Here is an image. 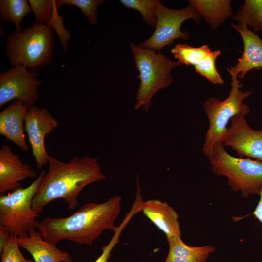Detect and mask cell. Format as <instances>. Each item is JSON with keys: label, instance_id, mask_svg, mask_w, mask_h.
<instances>
[{"label": "cell", "instance_id": "cell-22", "mask_svg": "<svg viewBox=\"0 0 262 262\" xmlns=\"http://www.w3.org/2000/svg\"><path fill=\"white\" fill-rule=\"evenodd\" d=\"M120 2L126 8L139 11L142 19L152 27L156 25L155 10L161 3L159 0H120Z\"/></svg>", "mask_w": 262, "mask_h": 262}, {"label": "cell", "instance_id": "cell-10", "mask_svg": "<svg viewBox=\"0 0 262 262\" xmlns=\"http://www.w3.org/2000/svg\"><path fill=\"white\" fill-rule=\"evenodd\" d=\"M59 121L46 108L35 105L28 108L25 118V131L27 132L32 155L38 169L45 166L49 155L45 145L46 136L58 127Z\"/></svg>", "mask_w": 262, "mask_h": 262}, {"label": "cell", "instance_id": "cell-4", "mask_svg": "<svg viewBox=\"0 0 262 262\" xmlns=\"http://www.w3.org/2000/svg\"><path fill=\"white\" fill-rule=\"evenodd\" d=\"M130 46L140 81L134 108L138 109L142 106L148 112L154 95L173 82L171 71L180 64L161 53L139 48L132 42Z\"/></svg>", "mask_w": 262, "mask_h": 262}, {"label": "cell", "instance_id": "cell-2", "mask_svg": "<svg viewBox=\"0 0 262 262\" xmlns=\"http://www.w3.org/2000/svg\"><path fill=\"white\" fill-rule=\"evenodd\" d=\"M121 200L115 196L101 203H86L69 216L46 217L37 229L44 240L55 245L66 240L91 246L104 231L118 229L115 221L120 213Z\"/></svg>", "mask_w": 262, "mask_h": 262}, {"label": "cell", "instance_id": "cell-3", "mask_svg": "<svg viewBox=\"0 0 262 262\" xmlns=\"http://www.w3.org/2000/svg\"><path fill=\"white\" fill-rule=\"evenodd\" d=\"M54 36L51 28L34 22L7 37L6 56L12 66L36 70L49 64L53 57Z\"/></svg>", "mask_w": 262, "mask_h": 262}, {"label": "cell", "instance_id": "cell-8", "mask_svg": "<svg viewBox=\"0 0 262 262\" xmlns=\"http://www.w3.org/2000/svg\"><path fill=\"white\" fill-rule=\"evenodd\" d=\"M155 16V29L153 34L137 46L158 53L177 39L188 40L189 33L181 30L182 24L188 19H193L198 24L201 17L196 9L190 5L182 9H172L161 2L156 7Z\"/></svg>", "mask_w": 262, "mask_h": 262}, {"label": "cell", "instance_id": "cell-20", "mask_svg": "<svg viewBox=\"0 0 262 262\" xmlns=\"http://www.w3.org/2000/svg\"><path fill=\"white\" fill-rule=\"evenodd\" d=\"M31 10L29 1L27 0H0V20L13 23L17 32L22 30L21 23Z\"/></svg>", "mask_w": 262, "mask_h": 262}, {"label": "cell", "instance_id": "cell-27", "mask_svg": "<svg viewBox=\"0 0 262 262\" xmlns=\"http://www.w3.org/2000/svg\"><path fill=\"white\" fill-rule=\"evenodd\" d=\"M57 9L56 4H55L52 17L47 25L50 26L51 28H52L55 31L64 51L65 53H66L71 36L69 32L64 27L63 16L58 15Z\"/></svg>", "mask_w": 262, "mask_h": 262}, {"label": "cell", "instance_id": "cell-23", "mask_svg": "<svg viewBox=\"0 0 262 262\" xmlns=\"http://www.w3.org/2000/svg\"><path fill=\"white\" fill-rule=\"evenodd\" d=\"M221 54L220 50L212 51L194 66L196 73L206 78L213 84L221 85L224 83L215 66L216 60Z\"/></svg>", "mask_w": 262, "mask_h": 262}, {"label": "cell", "instance_id": "cell-14", "mask_svg": "<svg viewBox=\"0 0 262 262\" xmlns=\"http://www.w3.org/2000/svg\"><path fill=\"white\" fill-rule=\"evenodd\" d=\"M28 108L18 100L13 101L0 113V134L23 151L29 147L24 133L25 118Z\"/></svg>", "mask_w": 262, "mask_h": 262}, {"label": "cell", "instance_id": "cell-25", "mask_svg": "<svg viewBox=\"0 0 262 262\" xmlns=\"http://www.w3.org/2000/svg\"><path fill=\"white\" fill-rule=\"evenodd\" d=\"M32 10L35 15L34 23L48 25L51 20L56 0H29Z\"/></svg>", "mask_w": 262, "mask_h": 262}, {"label": "cell", "instance_id": "cell-5", "mask_svg": "<svg viewBox=\"0 0 262 262\" xmlns=\"http://www.w3.org/2000/svg\"><path fill=\"white\" fill-rule=\"evenodd\" d=\"M232 81L231 89L228 97L220 100L215 97H210L203 103V108L209 121L202 150L208 157L217 143H222L227 132V125L231 119L238 115L246 116L250 112L249 107L244 101L252 93L251 90H243V85L238 76L230 74Z\"/></svg>", "mask_w": 262, "mask_h": 262}, {"label": "cell", "instance_id": "cell-17", "mask_svg": "<svg viewBox=\"0 0 262 262\" xmlns=\"http://www.w3.org/2000/svg\"><path fill=\"white\" fill-rule=\"evenodd\" d=\"M187 1L213 30L229 18L232 17L234 15L231 0H189Z\"/></svg>", "mask_w": 262, "mask_h": 262}, {"label": "cell", "instance_id": "cell-26", "mask_svg": "<svg viewBox=\"0 0 262 262\" xmlns=\"http://www.w3.org/2000/svg\"><path fill=\"white\" fill-rule=\"evenodd\" d=\"M18 242V236L11 234L0 252L1 262H35L34 260L26 259L20 252Z\"/></svg>", "mask_w": 262, "mask_h": 262}, {"label": "cell", "instance_id": "cell-11", "mask_svg": "<svg viewBox=\"0 0 262 262\" xmlns=\"http://www.w3.org/2000/svg\"><path fill=\"white\" fill-rule=\"evenodd\" d=\"M222 142L237 152L239 157L262 162V130L251 128L244 115H238L231 119Z\"/></svg>", "mask_w": 262, "mask_h": 262}, {"label": "cell", "instance_id": "cell-12", "mask_svg": "<svg viewBox=\"0 0 262 262\" xmlns=\"http://www.w3.org/2000/svg\"><path fill=\"white\" fill-rule=\"evenodd\" d=\"M37 173L28 164L23 162L20 156L13 152L11 147L3 144L0 149V193L14 191L22 187L20 182L33 179Z\"/></svg>", "mask_w": 262, "mask_h": 262}, {"label": "cell", "instance_id": "cell-19", "mask_svg": "<svg viewBox=\"0 0 262 262\" xmlns=\"http://www.w3.org/2000/svg\"><path fill=\"white\" fill-rule=\"evenodd\" d=\"M232 19L240 26H248L255 33L262 32V0H246Z\"/></svg>", "mask_w": 262, "mask_h": 262}, {"label": "cell", "instance_id": "cell-7", "mask_svg": "<svg viewBox=\"0 0 262 262\" xmlns=\"http://www.w3.org/2000/svg\"><path fill=\"white\" fill-rule=\"evenodd\" d=\"M46 171H42L27 187H22L0 197V226L10 234L23 238L37 228L39 213L33 209L32 200Z\"/></svg>", "mask_w": 262, "mask_h": 262}, {"label": "cell", "instance_id": "cell-28", "mask_svg": "<svg viewBox=\"0 0 262 262\" xmlns=\"http://www.w3.org/2000/svg\"><path fill=\"white\" fill-rule=\"evenodd\" d=\"M119 229L115 232V235L109 243L101 248V255L94 262H107L111 256V252L115 246L118 243Z\"/></svg>", "mask_w": 262, "mask_h": 262}, {"label": "cell", "instance_id": "cell-16", "mask_svg": "<svg viewBox=\"0 0 262 262\" xmlns=\"http://www.w3.org/2000/svg\"><path fill=\"white\" fill-rule=\"evenodd\" d=\"M18 242L20 246L32 255L35 262H72L69 253L44 240L35 229H31L28 236L18 237Z\"/></svg>", "mask_w": 262, "mask_h": 262}, {"label": "cell", "instance_id": "cell-1", "mask_svg": "<svg viewBox=\"0 0 262 262\" xmlns=\"http://www.w3.org/2000/svg\"><path fill=\"white\" fill-rule=\"evenodd\" d=\"M49 168L32 200L33 209L42 213L51 201L63 199L70 210L78 205V197L87 185L106 180L98 158L86 155L74 157L68 162L53 156L49 158Z\"/></svg>", "mask_w": 262, "mask_h": 262}, {"label": "cell", "instance_id": "cell-24", "mask_svg": "<svg viewBox=\"0 0 262 262\" xmlns=\"http://www.w3.org/2000/svg\"><path fill=\"white\" fill-rule=\"evenodd\" d=\"M103 0H58L56 4L58 8L66 4L77 6L85 16L89 23L93 25L97 22V7L104 2Z\"/></svg>", "mask_w": 262, "mask_h": 262}, {"label": "cell", "instance_id": "cell-9", "mask_svg": "<svg viewBox=\"0 0 262 262\" xmlns=\"http://www.w3.org/2000/svg\"><path fill=\"white\" fill-rule=\"evenodd\" d=\"M43 83L34 72L22 66H12L0 73V108L11 101L18 100L29 108L39 98L38 87Z\"/></svg>", "mask_w": 262, "mask_h": 262}, {"label": "cell", "instance_id": "cell-21", "mask_svg": "<svg viewBox=\"0 0 262 262\" xmlns=\"http://www.w3.org/2000/svg\"><path fill=\"white\" fill-rule=\"evenodd\" d=\"M212 51L207 45L194 47L187 44L179 43L171 49V52L180 64L194 66L199 64Z\"/></svg>", "mask_w": 262, "mask_h": 262}, {"label": "cell", "instance_id": "cell-15", "mask_svg": "<svg viewBox=\"0 0 262 262\" xmlns=\"http://www.w3.org/2000/svg\"><path fill=\"white\" fill-rule=\"evenodd\" d=\"M168 238L181 237L179 214L167 202L159 199H149L142 202L141 210Z\"/></svg>", "mask_w": 262, "mask_h": 262}, {"label": "cell", "instance_id": "cell-13", "mask_svg": "<svg viewBox=\"0 0 262 262\" xmlns=\"http://www.w3.org/2000/svg\"><path fill=\"white\" fill-rule=\"evenodd\" d=\"M230 25L241 35L244 49L236 64L227 70L229 74L236 75L241 80L249 71L262 68V39L247 27L234 23Z\"/></svg>", "mask_w": 262, "mask_h": 262}, {"label": "cell", "instance_id": "cell-29", "mask_svg": "<svg viewBox=\"0 0 262 262\" xmlns=\"http://www.w3.org/2000/svg\"><path fill=\"white\" fill-rule=\"evenodd\" d=\"M260 199L252 214L259 222L262 224V189L260 194Z\"/></svg>", "mask_w": 262, "mask_h": 262}, {"label": "cell", "instance_id": "cell-30", "mask_svg": "<svg viewBox=\"0 0 262 262\" xmlns=\"http://www.w3.org/2000/svg\"><path fill=\"white\" fill-rule=\"evenodd\" d=\"M10 235L6 229L0 226V252L2 251L4 245L8 241Z\"/></svg>", "mask_w": 262, "mask_h": 262}, {"label": "cell", "instance_id": "cell-18", "mask_svg": "<svg viewBox=\"0 0 262 262\" xmlns=\"http://www.w3.org/2000/svg\"><path fill=\"white\" fill-rule=\"evenodd\" d=\"M169 251L164 262H206L210 254L215 247L212 245L191 246L187 245L181 237L166 238Z\"/></svg>", "mask_w": 262, "mask_h": 262}, {"label": "cell", "instance_id": "cell-6", "mask_svg": "<svg viewBox=\"0 0 262 262\" xmlns=\"http://www.w3.org/2000/svg\"><path fill=\"white\" fill-rule=\"evenodd\" d=\"M223 143L216 144L207 157L212 172L227 179L233 192L244 197L259 195L262 189V162L236 157L228 153Z\"/></svg>", "mask_w": 262, "mask_h": 262}]
</instances>
